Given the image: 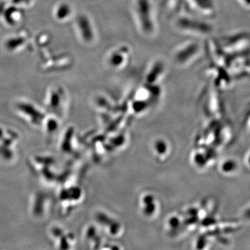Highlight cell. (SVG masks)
<instances>
[{
  "mask_svg": "<svg viewBox=\"0 0 250 250\" xmlns=\"http://www.w3.org/2000/svg\"><path fill=\"white\" fill-rule=\"evenodd\" d=\"M134 19L140 32L146 37H152L157 32L155 12L151 0H134Z\"/></svg>",
  "mask_w": 250,
  "mask_h": 250,
  "instance_id": "obj_1",
  "label": "cell"
},
{
  "mask_svg": "<svg viewBox=\"0 0 250 250\" xmlns=\"http://www.w3.org/2000/svg\"><path fill=\"white\" fill-rule=\"evenodd\" d=\"M176 27L179 31L195 36H207L213 30L208 23L190 17L179 18L176 22Z\"/></svg>",
  "mask_w": 250,
  "mask_h": 250,
  "instance_id": "obj_2",
  "label": "cell"
},
{
  "mask_svg": "<svg viewBox=\"0 0 250 250\" xmlns=\"http://www.w3.org/2000/svg\"><path fill=\"white\" fill-rule=\"evenodd\" d=\"M200 52L201 46L197 41H188L174 51L173 61L177 65H187L195 60Z\"/></svg>",
  "mask_w": 250,
  "mask_h": 250,
  "instance_id": "obj_3",
  "label": "cell"
},
{
  "mask_svg": "<svg viewBox=\"0 0 250 250\" xmlns=\"http://www.w3.org/2000/svg\"><path fill=\"white\" fill-rule=\"evenodd\" d=\"M223 47L225 51L235 54H248L250 49V36L241 33L228 36L224 40Z\"/></svg>",
  "mask_w": 250,
  "mask_h": 250,
  "instance_id": "obj_4",
  "label": "cell"
},
{
  "mask_svg": "<svg viewBox=\"0 0 250 250\" xmlns=\"http://www.w3.org/2000/svg\"><path fill=\"white\" fill-rule=\"evenodd\" d=\"M131 57V49L129 46L123 45L118 46L110 51L106 58L108 65L115 70L123 68Z\"/></svg>",
  "mask_w": 250,
  "mask_h": 250,
  "instance_id": "obj_5",
  "label": "cell"
},
{
  "mask_svg": "<svg viewBox=\"0 0 250 250\" xmlns=\"http://www.w3.org/2000/svg\"><path fill=\"white\" fill-rule=\"evenodd\" d=\"M77 24L82 40L86 43H93L96 39V33L89 18L82 15L77 19Z\"/></svg>",
  "mask_w": 250,
  "mask_h": 250,
  "instance_id": "obj_6",
  "label": "cell"
},
{
  "mask_svg": "<svg viewBox=\"0 0 250 250\" xmlns=\"http://www.w3.org/2000/svg\"><path fill=\"white\" fill-rule=\"evenodd\" d=\"M243 7L250 9V0H237Z\"/></svg>",
  "mask_w": 250,
  "mask_h": 250,
  "instance_id": "obj_7",
  "label": "cell"
}]
</instances>
